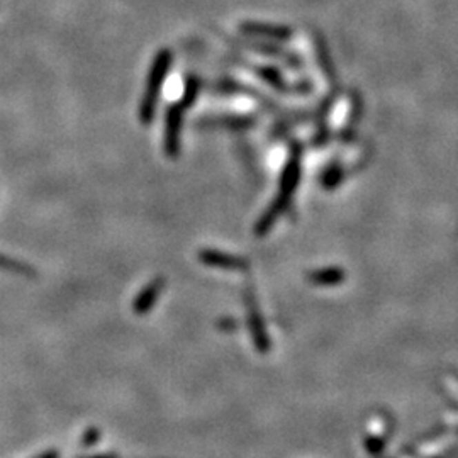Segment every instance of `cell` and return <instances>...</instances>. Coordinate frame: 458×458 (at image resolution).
<instances>
[{"instance_id":"1","label":"cell","mask_w":458,"mask_h":458,"mask_svg":"<svg viewBox=\"0 0 458 458\" xmlns=\"http://www.w3.org/2000/svg\"><path fill=\"white\" fill-rule=\"evenodd\" d=\"M170 66H172V51L161 50L155 58L153 65L150 68L148 75L146 92L143 95L141 106H139V121L143 124H150L153 121L155 110H157L158 95H160V87L167 77Z\"/></svg>"},{"instance_id":"2","label":"cell","mask_w":458,"mask_h":458,"mask_svg":"<svg viewBox=\"0 0 458 458\" xmlns=\"http://www.w3.org/2000/svg\"><path fill=\"white\" fill-rule=\"evenodd\" d=\"M299 179H301V163H299V158L294 155V157L287 161L286 168H283L282 180H280V197L273 202L270 210H268V214L265 216L263 224H260L261 229H267L270 226V221L273 217H277L282 212V209L286 208L287 202L290 201V195L294 194L295 187H297Z\"/></svg>"},{"instance_id":"3","label":"cell","mask_w":458,"mask_h":458,"mask_svg":"<svg viewBox=\"0 0 458 458\" xmlns=\"http://www.w3.org/2000/svg\"><path fill=\"white\" fill-rule=\"evenodd\" d=\"M190 106L187 101H180L172 106L167 112L165 121V151L170 158H175L180 151V128H182L183 110Z\"/></svg>"},{"instance_id":"4","label":"cell","mask_w":458,"mask_h":458,"mask_svg":"<svg viewBox=\"0 0 458 458\" xmlns=\"http://www.w3.org/2000/svg\"><path fill=\"white\" fill-rule=\"evenodd\" d=\"M241 31L250 36H263V38H273V39H287L290 38V29L283 28V26H272V24H248L241 26Z\"/></svg>"},{"instance_id":"5","label":"cell","mask_w":458,"mask_h":458,"mask_svg":"<svg viewBox=\"0 0 458 458\" xmlns=\"http://www.w3.org/2000/svg\"><path fill=\"white\" fill-rule=\"evenodd\" d=\"M341 179H343V168L335 165V167H331L326 173H324L323 183L324 187H335L336 183H339V180Z\"/></svg>"},{"instance_id":"6","label":"cell","mask_w":458,"mask_h":458,"mask_svg":"<svg viewBox=\"0 0 458 458\" xmlns=\"http://www.w3.org/2000/svg\"><path fill=\"white\" fill-rule=\"evenodd\" d=\"M261 75H263V79L267 80V82L275 85V87H282V79H280L279 73L273 72V70H263V72H261Z\"/></svg>"}]
</instances>
